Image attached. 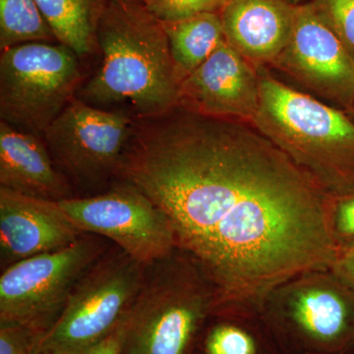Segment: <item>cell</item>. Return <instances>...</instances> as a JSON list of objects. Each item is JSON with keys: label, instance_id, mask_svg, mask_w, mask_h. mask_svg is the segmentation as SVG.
I'll return each instance as SVG.
<instances>
[{"label": "cell", "instance_id": "obj_1", "mask_svg": "<svg viewBox=\"0 0 354 354\" xmlns=\"http://www.w3.org/2000/svg\"><path fill=\"white\" fill-rule=\"evenodd\" d=\"M118 177L167 214L177 248L221 301L260 307L279 283L330 269L339 253L329 195L251 123L180 106L141 118Z\"/></svg>", "mask_w": 354, "mask_h": 354}, {"label": "cell", "instance_id": "obj_2", "mask_svg": "<svg viewBox=\"0 0 354 354\" xmlns=\"http://www.w3.org/2000/svg\"><path fill=\"white\" fill-rule=\"evenodd\" d=\"M101 55L76 97L140 118L177 106L180 80L164 24L142 1L108 0L97 28Z\"/></svg>", "mask_w": 354, "mask_h": 354}, {"label": "cell", "instance_id": "obj_3", "mask_svg": "<svg viewBox=\"0 0 354 354\" xmlns=\"http://www.w3.org/2000/svg\"><path fill=\"white\" fill-rule=\"evenodd\" d=\"M260 104L251 124L330 197L354 191V118L258 68Z\"/></svg>", "mask_w": 354, "mask_h": 354}, {"label": "cell", "instance_id": "obj_4", "mask_svg": "<svg viewBox=\"0 0 354 354\" xmlns=\"http://www.w3.org/2000/svg\"><path fill=\"white\" fill-rule=\"evenodd\" d=\"M220 291L196 261L176 248L146 266L125 322L123 354H193Z\"/></svg>", "mask_w": 354, "mask_h": 354}, {"label": "cell", "instance_id": "obj_5", "mask_svg": "<svg viewBox=\"0 0 354 354\" xmlns=\"http://www.w3.org/2000/svg\"><path fill=\"white\" fill-rule=\"evenodd\" d=\"M260 312L283 354H354V291L330 269L279 283Z\"/></svg>", "mask_w": 354, "mask_h": 354}, {"label": "cell", "instance_id": "obj_6", "mask_svg": "<svg viewBox=\"0 0 354 354\" xmlns=\"http://www.w3.org/2000/svg\"><path fill=\"white\" fill-rule=\"evenodd\" d=\"M146 266L109 247L74 286L39 354H88L122 323L138 295Z\"/></svg>", "mask_w": 354, "mask_h": 354}, {"label": "cell", "instance_id": "obj_7", "mask_svg": "<svg viewBox=\"0 0 354 354\" xmlns=\"http://www.w3.org/2000/svg\"><path fill=\"white\" fill-rule=\"evenodd\" d=\"M82 60L62 44L26 43L0 55V121L43 138L83 84Z\"/></svg>", "mask_w": 354, "mask_h": 354}, {"label": "cell", "instance_id": "obj_8", "mask_svg": "<svg viewBox=\"0 0 354 354\" xmlns=\"http://www.w3.org/2000/svg\"><path fill=\"white\" fill-rule=\"evenodd\" d=\"M134 121L75 97L46 128L44 142L76 197L100 194L116 183Z\"/></svg>", "mask_w": 354, "mask_h": 354}, {"label": "cell", "instance_id": "obj_9", "mask_svg": "<svg viewBox=\"0 0 354 354\" xmlns=\"http://www.w3.org/2000/svg\"><path fill=\"white\" fill-rule=\"evenodd\" d=\"M108 239L85 234L71 245L19 261L2 270L0 322L46 335L64 311L77 281L109 250Z\"/></svg>", "mask_w": 354, "mask_h": 354}, {"label": "cell", "instance_id": "obj_10", "mask_svg": "<svg viewBox=\"0 0 354 354\" xmlns=\"http://www.w3.org/2000/svg\"><path fill=\"white\" fill-rule=\"evenodd\" d=\"M59 204L84 234L108 239L145 266L177 248L169 216L130 184L116 181L100 194L70 198Z\"/></svg>", "mask_w": 354, "mask_h": 354}, {"label": "cell", "instance_id": "obj_11", "mask_svg": "<svg viewBox=\"0 0 354 354\" xmlns=\"http://www.w3.org/2000/svg\"><path fill=\"white\" fill-rule=\"evenodd\" d=\"M270 68L317 99L353 114L354 59L310 1L297 4L290 38Z\"/></svg>", "mask_w": 354, "mask_h": 354}, {"label": "cell", "instance_id": "obj_12", "mask_svg": "<svg viewBox=\"0 0 354 354\" xmlns=\"http://www.w3.org/2000/svg\"><path fill=\"white\" fill-rule=\"evenodd\" d=\"M260 95L258 68L225 39L180 83L177 106L202 115L252 123Z\"/></svg>", "mask_w": 354, "mask_h": 354}, {"label": "cell", "instance_id": "obj_13", "mask_svg": "<svg viewBox=\"0 0 354 354\" xmlns=\"http://www.w3.org/2000/svg\"><path fill=\"white\" fill-rule=\"evenodd\" d=\"M84 232L59 202L0 187L1 269L71 245Z\"/></svg>", "mask_w": 354, "mask_h": 354}, {"label": "cell", "instance_id": "obj_14", "mask_svg": "<svg viewBox=\"0 0 354 354\" xmlns=\"http://www.w3.org/2000/svg\"><path fill=\"white\" fill-rule=\"evenodd\" d=\"M297 6L291 0H227L220 13L225 41L256 68H269L290 38Z\"/></svg>", "mask_w": 354, "mask_h": 354}, {"label": "cell", "instance_id": "obj_15", "mask_svg": "<svg viewBox=\"0 0 354 354\" xmlns=\"http://www.w3.org/2000/svg\"><path fill=\"white\" fill-rule=\"evenodd\" d=\"M0 187L62 202L76 197L43 138L0 121Z\"/></svg>", "mask_w": 354, "mask_h": 354}, {"label": "cell", "instance_id": "obj_16", "mask_svg": "<svg viewBox=\"0 0 354 354\" xmlns=\"http://www.w3.org/2000/svg\"><path fill=\"white\" fill-rule=\"evenodd\" d=\"M193 354H283L258 305L223 300L200 333Z\"/></svg>", "mask_w": 354, "mask_h": 354}, {"label": "cell", "instance_id": "obj_17", "mask_svg": "<svg viewBox=\"0 0 354 354\" xmlns=\"http://www.w3.org/2000/svg\"><path fill=\"white\" fill-rule=\"evenodd\" d=\"M58 44L82 60L99 53L97 28L108 0H35Z\"/></svg>", "mask_w": 354, "mask_h": 354}, {"label": "cell", "instance_id": "obj_18", "mask_svg": "<svg viewBox=\"0 0 354 354\" xmlns=\"http://www.w3.org/2000/svg\"><path fill=\"white\" fill-rule=\"evenodd\" d=\"M180 83L204 64L225 41L220 13H204L162 23Z\"/></svg>", "mask_w": 354, "mask_h": 354}, {"label": "cell", "instance_id": "obj_19", "mask_svg": "<svg viewBox=\"0 0 354 354\" xmlns=\"http://www.w3.org/2000/svg\"><path fill=\"white\" fill-rule=\"evenodd\" d=\"M35 41L57 43L36 1L0 0V50Z\"/></svg>", "mask_w": 354, "mask_h": 354}, {"label": "cell", "instance_id": "obj_20", "mask_svg": "<svg viewBox=\"0 0 354 354\" xmlns=\"http://www.w3.org/2000/svg\"><path fill=\"white\" fill-rule=\"evenodd\" d=\"M310 3L354 59V0H311Z\"/></svg>", "mask_w": 354, "mask_h": 354}, {"label": "cell", "instance_id": "obj_21", "mask_svg": "<svg viewBox=\"0 0 354 354\" xmlns=\"http://www.w3.org/2000/svg\"><path fill=\"white\" fill-rule=\"evenodd\" d=\"M162 23L177 22L204 13H221L227 0H142Z\"/></svg>", "mask_w": 354, "mask_h": 354}, {"label": "cell", "instance_id": "obj_22", "mask_svg": "<svg viewBox=\"0 0 354 354\" xmlns=\"http://www.w3.org/2000/svg\"><path fill=\"white\" fill-rule=\"evenodd\" d=\"M329 223L337 250L354 247V191L342 196L330 197Z\"/></svg>", "mask_w": 354, "mask_h": 354}, {"label": "cell", "instance_id": "obj_23", "mask_svg": "<svg viewBox=\"0 0 354 354\" xmlns=\"http://www.w3.org/2000/svg\"><path fill=\"white\" fill-rule=\"evenodd\" d=\"M44 337L21 324L0 322V354H39Z\"/></svg>", "mask_w": 354, "mask_h": 354}, {"label": "cell", "instance_id": "obj_24", "mask_svg": "<svg viewBox=\"0 0 354 354\" xmlns=\"http://www.w3.org/2000/svg\"><path fill=\"white\" fill-rule=\"evenodd\" d=\"M330 270L354 291V247L339 251Z\"/></svg>", "mask_w": 354, "mask_h": 354}, {"label": "cell", "instance_id": "obj_25", "mask_svg": "<svg viewBox=\"0 0 354 354\" xmlns=\"http://www.w3.org/2000/svg\"><path fill=\"white\" fill-rule=\"evenodd\" d=\"M127 317L122 323L118 326V329L104 339L97 348L93 349L88 354H123L125 342V322Z\"/></svg>", "mask_w": 354, "mask_h": 354}, {"label": "cell", "instance_id": "obj_26", "mask_svg": "<svg viewBox=\"0 0 354 354\" xmlns=\"http://www.w3.org/2000/svg\"><path fill=\"white\" fill-rule=\"evenodd\" d=\"M291 1H292L293 3L297 4H297L304 3V0H291Z\"/></svg>", "mask_w": 354, "mask_h": 354}, {"label": "cell", "instance_id": "obj_27", "mask_svg": "<svg viewBox=\"0 0 354 354\" xmlns=\"http://www.w3.org/2000/svg\"><path fill=\"white\" fill-rule=\"evenodd\" d=\"M130 1H142V0H130Z\"/></svg>", "mask_w": 354, "mask_h": 354}, {"label": "cell", "instance_id": "obj_28", "mask_svg": "<svg viewBox=\"0 0 354 354\" xmlns=\"http://www.w3.org/2000/svg\"><path fill=\"white\" fill-rule=\"evenodd\" d=\"M351 116H353V118H354V109H353V114H351Z\"/></svg>", "mask_w": 354, "mask_h": 354}]
</instances>
